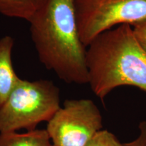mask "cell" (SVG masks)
<instances>
[{
  "label": "cell",
  "mask_w": 146,
  "mask_h": 146,
  "mask_svg": "<svg viewBox=\"0 0 146 146\" xmlns=\"http://www.w3.org/2000/svg\"><path fill=\"white\" fill-rule=\"evenodd\" d=\"M48 0H0V14L29 22Z\"/></svg>",
  "instance_id": "52a82bcc"
},
{
  "label": "cell",
  "mask_w": 146,
  "mask_h": 146,
  "mask_svg": "<svg viewBox=\"0 0 146 146\" xmlns=\"http://www.w3.org/2000/svg\"><path fill=\"white\" fill-rule=\"evenodd\" d=\"M0 146H54L46 129L0 133Z\"/></svg>",
  "instance_id": "ba28073f"
},
{
  "label": "cell",
  "mask_w": 146,
  "mask_h": 146,
  "mask_svg": "<svg viewBox=\"0 0 146 146\" xmlns=\"http://www.w3.org/2000/svg\"><path fill=\"white\" fill-rule=\"evenodd\" d=\"M14 45V40L11 36L6 35L0 39V107L21 78L12 64Z\"/></svg>",
  "instance_id": "8992f818"
},
{
  "label": "cell",
  "mask_w": 146,
  "mask_h": 146,
  "mask_svg": "<svg viewBox=\"0 0 146 146\" xmlns=\"http://www.w3.org/2000/svg\"><path fill=\"white\" fill-rule=\"evenodd\" d=\"M60 91L52 81L20 78L0 107V133L36 129L48 122L60 107Z\"/></svg>",
  "instance_id": "3957f363"
},
{
  "label": "cell",
  "mask_w": 146,
  "mask_h": 146,
  "mask_svg": "<svg viewBox=\"0 0 146 146\" xmlns=\"http://www.w3.org/2000/svg\"><path fill=\"white\" fill-rule=\"evenodd\" d=\"M139 134L133 141L123 144V146H146V121H143L139 125Z\"/></svg>",
  "instance_id": "8fae6325"
},
{
  "label": "cell",
  "mask_w": 146,
  "mask_h": 146,
  "mask_svg": "<svg viewBox=\"0 0 146 146\" xmlns=\"http://www.w3.org/2000/svg\"><path fill=\"white\" fill-rule=\"evenodd\" d=\"M102 127L101 112L92 100H66L46 130L54 146H85Z\"/></svg>",
  "instance_id": "5b68a950"
},
{
  "label": "cell",
  "mask_w": 146,
  "mask_h": 146,
  "mask_svg": "<svg viewBox=\"0 0 146 146\" xmlns=\"http://www.w3.org/2000/svg\"><path fill=\"white\" fill-rule=\"evenodd\" d=\"M85 146H123L116 136L107 130H100Z\"/></svg>",
  "instance_id": "9c48e42d"
},
{
  "label": "cell",
  "mask_w": 146,
  "mask_h": 146,
  "mask_svg": "<svg viewBox=\"0 0 146 146\" xmlns=\"http://www.w3.org/2000/svg\"><path fill=\"white\" fill-rule=\"evenodd\" d=\"M80 39L87 47L115 26L146 20V0H73Z\"/></svg>",
  "instance_id": "277c9868"
},
{
  "label": "cell",
  "mask_w": 146,
  "mask_h": 146,
  "mask_svg": "<svg viewBox=\"0 0 146 146\" xmlns=\"http://www.w3.org/2000/svg\"><path fill=\"white\" fill-rule=\"evenodd\" d=\"M39 61L67 83H89L87 47L80 39L73 0H48L29 22Z\"/></svg>",
  "instance_id": "6da1fadb"
},
{
  "label": "cell",
  "mask_w": 146,
  "mask_h": 146,
  "mask_svg": "<svg viewBox=\"0 0 146 146\" xmlns=\"http://www.w3.org/2000/svg\"><path fill=\"white\" fill-rule=\"evenodd\" d=\"M132 30L137 41L146 52V20L133 25Z\"/></svg>",
  "instance_id": "30bf717a"
},
{
  "label": "cell",
  "mask_w": 146,
  "mask_h": 146,
  "mask_svg": "<svg viewBox=\"0 0 146 146\" xmlns=\"http://www.w3.org/2000/svg\"><path fill=\"white\" fill-rule=\"evenodd\" d=\"M89 83L104 101L116 87L133 86L146 91V52L129 25L102 33L87 47Z\"/></svg>",
  "instance_id": "7a4b0ae2"
}]
</instances>
